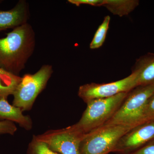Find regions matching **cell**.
Here are the masks:
<instances>
[{"label":"cell","instance_id":"1","mask_svg":"<svg viewBox=\"0 0 154 154\" xmlns=\"http://www.w3.org/2000/svg\"><path fill=\"white\" fill-rule=\"evenodd\" d=\"M35 45L34 30L28 23L14 28L0 38V66L18 75L33 53Z\"/></svg>","mask_w":154,"mask_h":154},{"label":"cell","instance_id":"2","mask_svg":"<svg viewBox=\"0 0 154 154\" xmlns=\"http://www.w3.org/2000/svg\"><path fill=\"white\" fill-rule=\"evenodd\" d=\"M154 93V85L137 86L130 91L122 105L105 124L136 126L144 123L146 104Z\"/></svg>","mask_w":154,"mask_h":154},{"label":"cell","instance_id":"3","mask_svg":"<svg viewBox=\"0 0 154 154\" xmlns=\"http://www.w3.org/2000/svg\"><path fill=\"white\" fill-rule=\"evenodd\" d=\"M128 92L109 97L93 99L87 102V107L82 117L74 127L87 134L105 125L118 110Z\"/></svg>","mask_w":154,"mask_h":154},{"label":"cell","instance_id":"4","mask_svg":"<svg viewBox=\"0 0 154 154\" xmlns=\"http://www.w3.org/2000/svg\"><path fill=\"white\" fill-rule=\"evenodd\" d=\"M134 127L105 124L93 130L86 134L81 143V154H107L114 152L120 139Z\"/></svg>","mask_w":154,"mask_h":154},{"label":"cell","instance_id":"5","mask_svg":"<svg viewBox=\"0 0 154 154\" xmlns=\"http://www.w3.org/2000/svg\"><path fill=\"white\" fill-rule=\"evenodd\" d=\"M53 72L51 66L44 65L35 73L24 75L13 94V105L22 111L30 110L36 97L46 87Z\"/></svg>","mask_w":154,"mask_h":154},{"label":"cell","instance_id":"6","mask_svg":"<svg viewBox=\"0 0 154 154\" xmlns=\"http://www.w3.org/2000/svg\"><path fill=\"white\" fill-rule=\"evenodd\" d=\"M86 134L72 125L63 129L48 131L34 137L46 143L51 150L57 153L81 154V143Z\"/></svg>","mask_w":154,"mask_h":154},{"label":"cell","instance_id":"7","mask_svg":"<svg viewBox=\"0 0 154 154\" xmlns=\"http://www.w3.org/2000/svg\"><path fill=\"white\" fill-rule=\"evenodd\" d=\"M136 72L132 71L128 76L116 82L103 84L92 83L80 86L79 97L86 103L93 99L109 98L122 93H127L137 87Z\"/></svg>","mask_w":154,"mask_h":154},{"label":"cell","instance_id":"8","mask_svg":"<svg viewBox=\"0 0 154 154\" xmlns=\"http://www.w3.org/2000/svg\"><path fill=\"white\" fill-rule=\"evenodd\" d=\"M154 140V121L134 127L120 139L114 152H130Z\"/></svg>","mask_w":154,"mask_h":154},{"label":"cell","instance_id":"9","mask_svg":"<svg viewBox=\"0 0 154 154\" xmlns=\"http://www.w3.org/2000/svg\"><path fill=\"white\" fill-rule=\"evenodd\" d=\"M28 3L20 1L13 8L7 11L0 10V30L17 28L27 23L29 17Z\"/></svg>","mask_w":154,"mask_h":154},{"label":"cell","instance_id":"10","mask_svg":"<svg viewBox=\"0 0 154 154\" xmlns=\"http://www.w3.org/2000/svg\"><path fill=\"white\" fill-rule=\"evenodd\" d=\"M134 71L137 73V87L154 85V54H147L137 60Z\"/></svg>","mask_w":154,"mask_h":154},{"label":"cell","instance_id":"11","mask_svg":"<svg viewBox=\"0 0 154 154\" xmlns=\"http://www.w3.org/2000/svg\"><path fill=\"white\" fill-rule=\"evenodd\" d=\"M22 112L19 107L10 105L7 99H0V120L17 122L23 128L29 130L32 128V120L29 116L23 115Z\"/></svg>","mask_w":154,"mask_h":154},{"label":"cell","instance_id":"12","mask_svg":"<svg viewBox=\"0 0 154 154\" xmlns=\"http://www.w3.org/2000/svg\"><path fill=\"white\" fill-rule=\"evenodd\" d=\"M139 3L138 0H103L102 6L113 15L122 17L130 14Z\"/></svg>","mask_w":154,"mask_h":154},{"label":"cell","instance_id":"13","mask_svg":"<svg viewBox=\"0 0 154 154\" xmlns=\"http://www.w3.org/2000/svg\"><path fill=\"white\" fill-rule=\"evenodd\" d=\"M22 77L13 74L0 66V99L14 94Z\"/></svg>","mask_w":154,"mask_h":154},{"label":"cell","instance_id":"14","mask_svg":"<svg viewBox=\"0 0 154 154\" xmlns=\"http://www.w3.org/2000/svg\"><path fill=\"white\" fill-rule=\"evenodd\" d=\"M110 20V17L109 16H106L104 18L103 22L99 25L91 42L90 45L91 49H97L102 46L107 35Z\"/></svg>","mask_w":154,"mask_h":154},{"label":"cell","instance_id":"15","mask_svg":"<svg viewBox=\"0 0 154 154\" xmlns=\"http://www.w3.org/2000/svg\"><path fill=\"white\" fill-rule=\"evenodd\" d=\"M29 154H59L53 151L43 142L36 139L33 136L30 144Z\"/></svg>","mask_w":154,"mask_h":154},{"label":"cell","instance_id":"16","mask_svg":"<svg viewBox=\"0 0 154 154\" xmlns=\"http://www.w3.org/2000/svg\"><path fill=\"white\" fill-rule=\"evenodd\" d=\"M154 121V93L148 100L143 112L144 123Z\"/></svg>","mask_w":154,"mask_h":154},{"label":"cell","instance_id":"17","mask_svg":"<svg viewBox=\"0 0 154 154\" xmlns=\"http://www.w3.org/2000/svg\"><path fill=\"white\" fill-rule=\"evenodd\" d=\"M15 123L8 120L0 121V136L2 134H14L17 131Z\"/></svg>","mask_w":154,"mask_h":154},{"label":"cell","instance_id":"18","mask_svg":"<svg viewBox=\"0 0 154 154\" xmlns=\"http://www.w3.org/2000/svg\"><path fill=\"white\" fill-rule=\"evenodd\" d=\"M68 2L77 7H79L82 5L100 7L102 6L103 3V0H69Z\"/></svg>","mask_w":154,"mask_h":154},{"label":"cell","instance_id":"19","mask_svg":"<svg viewBox=\"0 0 154 154\" xmlns=\"http://www.w3.org/2000/svg\"><path fill=\"white\" fill-rule=\"evenodd\" d=\"M131 154H154V140Z\"/></svg>","mask_w":154,"mask_h":154}]
</instances>
